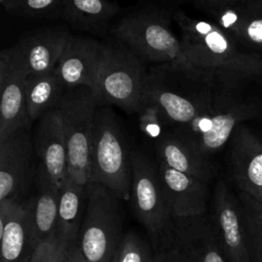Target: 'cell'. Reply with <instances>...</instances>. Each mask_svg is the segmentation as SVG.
I'll list each match as a JSON object with an SVG mask.
<instances>
[{
  "label": "cell",
  "mask_w": 262,
  "mask_h": 262,
  "mask_svg": "<svg viewBox=\"0 0 262 262\" xmlns=\"http://www.w3.org/2000/svg\"><path fill=\"white\" fill-rule=\"evenodd\" d=\"M218 77L175 63L149 68L143 106L154 108L171 130L193 123L211 105Z\"/></svg>",
  "instance_id": "6da1fadb"
},
{
  "label": "cell",
  "mask_w": 262,
  "mask_h": 262,
  "mask_svg": "<svg viewBox=\"0 0 262 262\" xmlns=\"http://www.w3.org/2000/svg\"><path fill=\"white\" fill-rule=\"evenodd\" d=\"M173 20L181 31L182 51L195 69L241 85L262 78V55L242 51L214 21L193 18L180 10L173 12Z\"/></svg>",
  "instance_id": "7a4b0ae2"
},
{
  "label": "cell",
  "mask_w": 262,
  "mask_h": 262,
  "mask_svg": "<svg viewBox=\"0 0 262 262\" xmlns=\"http://www.w3.org/2000/svg\"><path fill=\"white\" fill-rule=\"evenodd\" d=\"M173 12L154 8L126 14L111 29L112 36L144 63H175L194 68L185 57L181 40L171 28Z\"/></svg>",
  "instance_id": "3957f363"
},
{
  "label": "cell",
  "mask_w": 262,
  "mask_h": 262,
  "mask_svg": "<svg viewBox=\"0 0 262 262\" xmlns=\"http://www.w3.org/2000/svg\"><path fill=\"white\" fill-rule=\"evenodd\" d=\"M243 86L218 79L208 110L188 127L172 131L188 139L208 158L217 152L231 138L238 125L259 115L257 102L244 95Z\"/></svg>",
  "instance_id": "277c9868"
},
{
  "label": "cell",
  "mask_w": 262,
  "mask_h": 262,
  "mask_svg": "<svg viewBox=\"0 0 262 262\" xmlns=\"http://www.w3.org/2000/svg\"><path fill=\"white\" fill-rule=\"evenodd\" d=\"M132 208L145 228L155 252L173 245L174 217L171 214L158 165L141 149L131 150Z\"/></svg>",
  "instance_id": "5b68a950"
},
{
  "label": "cell",
  "mask_w": 262,
  "mask_h": 262,
  "mask_svg": "<svg viewBox=\"0 0 262 262\" xmlns=\"http://www.w3.org/2000/svg\"><path fill=\"white\" fill-rule=\"evenodd\" d=\"M110 188L118 199L131 195V151L121 123L110 107H97L94 114L89 183Z\"/></svg>",
  "instance_id": "8992f818"
},
{
  "label": "cell",
  "mask_w": 262,
  "mask_h": 262,
  "mask_svg": "<svg viewBox=\"0 0 262 262\" xmlns=\"http://www.w3.org/2000/svg\"><path fill=\"white\" fill-rule=\"evenodd\" d=\"M147 74L146 63L117 39L103 42L95 88L99 104L117 105L129 114L139 113L143 106Z\"/></svg>",
  "instance_id": "52a82bcc"
},
{
  "label": "cell",
  "mask_w": 262,
  "mask_h": 262,
  "mask_svg": "<svg viewBox=\"0 0 262 262\" xmlns=\"http://www.w3.org/2000/svg\"><path fill=\"white\" fill-rule=\"evenodd\" d=\"M98 105L95 91L80 86L67 89L55 107L60 114L67 143L68 177L80 185H87L90 180L92 131Z\"/></svg>",
  "instance_id": "ba28073f"
},
{
  "label": "cell",
  "mask_w": 262,
  "mask_h": 262,
  "mask_svg": "<svg viewBox=\"0 0 262 262\" xmlns=\"http://www.w3.org/2000/svg\"><path fill=\"white\" fill-rule=\"evenodd\" d=\"M118 200L103 184H87V206L78 237L87 262H111L122 239L123 217Z\"/></svg>",
  "instance_id": "9c48e42d"
},
{
  "label": "cell",
  "mask_w": 262,
  "mask_h": 262,
  "mask_svg": "<svg viewBox=\"0 0 262 262\" xmlns=\"http://www.w3.org/2000/svg\"><path fill=\"white\" fill-rule=\"evenodd\" d=\"M210 221L227 262H253L243 205L222 179L214 188Z\"/></svg>",
  "instance_id": "30bf717a"
},
{
  "label": "cell",
  "mask_w": 262,
  "mask_h": 262,
  "mask_svg": "<svg viewBox=\"0 0 262 262\" xmlns=\"http://www.w3.org/2000/svg\"><path fill=\"white\" fill-rule=\"evenodd\" d=\"M30 128H18L0 138V201L24 196L35 182L37 166Z\"/></svg>",
  "instance_id": "8fae6325"
},
{
  "label": "cell",
  "mask_w": 262,
  "mask_h": 262,
  "mask_svg": "<svg viewBox=\"0 0 262 262\" xmlns=\"http://www.w3.org/2000/svg\"><path fill=\"white\" fill-rule=\"evenodd\" d=\"M27 80L28 74L16 47L3 49L0 52V138L32 125L28 114Z\"/></svg>",
  "instance_id": "7c38bea8"
},
{
  "label": "cell",
  "mask_w": 262,
  "mask_h": 262,
  "mask_svg": "<svg viewBox=\"0 0 262 262\" xmlns=\"http://www.w3.org/2000/svg\"><path fill=\"white\" fill-rule=\"evenodd\" d=\"M0 262H30L38 244L35 239L27 201H0Z\"/></svg>",
  "instance_id": "4fadbf2b"
},
{
  "label": "cell",
  "mask_w": 262,
  "mask_h": 262,
  "mask_svg": "<svg viewBox=\"0 0 262 262\" xmlns=\"http://www.w3.org/2000/svg\"><path fill=\"white\" fill-rule=\"evenodd\" d=\"M34 147L38 158L37 173L60 188L68 177V149L57 108H51L39 118Z\"/></svg>",
  "instance_id": "5bb4252c"
},
{
  "label": "cell",
  "mask_w": 262,
  "mask_h": 262,
  "mask_svg": "<svg viewBox=\"0 0 262 262\" xmlns=\"http://www.w3.org/2000/svg\"><path fill=\"white\" fill-rule=\"evenodd\" d=\"M230 140L232 178L243 193L262 205V141L244 124Z\"/></svg>",
  "instance_id": "9a60e30c"
},
{
  "label": "cell",
  "mask_w": 262,
  "mask_h": 262,
  "mask_svg": "<svg viewBox=\"0 0 262 262\" xmlns=\"http://www.w3.org/2000/svg\"><path fill=\"white\" fill-rule=\"evenodd\" d=\"M102 56L103 42L73 36L54 72L66 90L84 86L95 91Z\"/></svg>",
  "instance_id": "2e32d148"
},
{
  "label": "cell",
  "mask_w": 262,
  "mask_h": 262,
  "mask_svg": "<svg viewBox=\"0 0 262 262\" xmlns=\"http://www.w3.org/2000/svg\"><path fill=\"white\" fill-rule=\"evenodd\" d=\"M73 35L61 26L41 28L25 33L14 44L28 76L54 70Z\"/></svg>",
  "instance_id": "e0dca14e"
},
{
  "label": "cell",
  "mask_w": 262,
  "mask_h": 262,
  "mask_svg": "<svg viewBox=\"0 0 262 262\" xmlns=\"http://www.w3.org/2000/svg\"><path fill=\"white\" fill-rule=\"evenodd\" d=\"M158 168L172 216L185 218L205 215L207 182L179 172L160 161Z\"/></svg>",
  "instance_id": "ac0fdd59"
},
{
  "label": "cell",
  "mask_w": 262,
  "mask_h": 262,
  "mask_svg": "<svg viewBox=\"0 0 262 262\" xmlns=\"http://www.w3.org/2000/svg\"><path fill=\"white\" fill-rule=\"evenodd\" d=\"M173 245L193 262H227L211 221L205 215L174 218Z\"/></svg>",
  "instance_id": "d6986e66"
},
{
  "label": "cell",
  "mask_w": 262,
  "mask_h": 262,
  "mask_svg": "<svg viewBox=\"0 0 262 262\" xmlns=\"http://www.w3.org/2000/svg\"><path fill=\"white\" fill-rule=\"evenodd\" d=\"M237 44L262 52V0H249L208 14Z\"/></svg>",
  "instance_id": "ffe728a7"
},
{
  "label": "cell",
  "mask_w": 262,
  "mask_h": 262,
  "mask_svg": "<svg viewBox=\"0 0 262 262\" xmlns=\"http://www.w3.org/2000/svg\"><path fill=\"white\" fill-rule=\"evenodd\" d=\"M155 146L160 162L204 182L212 179L214 169L209 158L175 131H164L156 139Z\"/></svg>",
  "instance_id": "44dd1931"
},
{
  "label": "cell",
  "mask_w": 262,
  "mask_h": 262,
  "mask_svg": "<svg viewBox=\"0 0 262 262\" xmlns=\"http://www.w3.org/2000/svg\"><path fill=\"white\" fill-rule=\"evenodd\" d=\"M120 11L111 0H62L61 18L76 30L104 38Z\"/></svg>",
  "instance_id": "7402d4cb"
},
{
  "label": "cell",
  "mask_w": 262,
  "mask_h": 262,
  "mask_svg": "<svg viewBox=\"0 0 262 262\" xmlns=\"http://www.w3.org/2000/svg\"><path fill=\"white\" fill-rule=\"evenodd\" d=\"M36 192L27 201L32 230L37 244L56 234L59 188L46 176L36 173Z\"/></svg>",
  "instance_id": "603a6c76"
},
{
  "label": "cell",
  "mask_w": 262,
  "mask_h": 262,
  "mask_svg": "<svg viewBox=\"0 0 262 262\" xmlns=\"http://www.w3.org/2000/svg\"><path fill=\"white\" fill-rule=\"evenodd\" d=\"M87 206V185L75 183L69 177L59 188L56 236L68 245L78 242Z\"/></svg>",
  "instance_id": "cb8c5ba5"
},
{
  "label": "cell",
  "mask_w": 262,
  "mask_h": 262,
  "mask_svg": "<svg viewBox=\"0 0 262 262\" xmlns=\"http://www.w3.org/2000/svg\"><path fill=\"white\" fill-rule=\"evenodd\" d=\"M66 88L53 71L44 74L28 76L27 103L31 122L51 108H55L60 101Z\"/></svg>",
  "instance_id": "d4e9b609"
},
{
  "label": "cell",
  "mask_w": 262,
  "mask_h": 262,
  "mask_svg": "<svg viewBox=\"0 0 262 262\" xmlns=\"http://www.w3.org/2000/svg\"><path fill=\"white\" fill-rule=\"evenodd\" d=\"M4 9L13 15L38 18H61L62 0H4Z\"/></svg>",
  "instance_id": "484cf974"
},
{
  "label": "cell",
  "mask_w": 262,
  "mask_h": 262,
  "mask_svg": "<svg viewBox=\"0 0 262 262\" xmlns=\"http://www.w3.org/2000/svg\"><path fill=\"white\" fill-rule=\"evenodd\" d=\"M147 243L135 231H127L116 249L111 262H154L156 253Z\"/></svg>",
  "instance_id": "4316f807"
},
{
  "label": "cell",
  "mask_w": 262,
  "mask_h": 262,
  "mask_svg": "<svg viewBox=\"0 0 262 262\" xmlns=\"http://www.w3.org/2000/svg\"><path fill=\"white\" fill-rule=\"evenodd\" d=\"M241 203L245 214L246 230L252 260L253 262H262V225L251 208L246 203L242 201Z\"/></svg>",
  "instance_id": "83f0119b"
},
{
  "label": "cell",
  "mask_w": 262,
  "mask_h": 262,
  "mask_svg": "<svg viewBox=\"0 0 262 262\" xmlns=\"http://www.w3.org/2000/svg\"><path fill=\"white\" fill-rule=\"evenodd\" d=\"M68 246L55 234L38 245L30 262H64Z\"/></svg>",
  "instance_id": "f1b7e54d"
},
{
  "label": "cell",
  "mask_w": 262,
  "mask_h": 262,
  "mask_svg": "<svg viewBox=\"0 0 262 262\" xmlns=\"http://www.w3.org/2000/svg\"><path fill=\"white\" fill-rule=\"evenodd\" d=\"M154 262H193L179 247L172 245L168 248L155 252Z\"/></svg>",
  "instance_id": "f546056e"
},
{
  "label": "cell",
  "mask_w": 262,
  "mask_h": 262,
  "mask_svg": "<svg viewBox=\"0 0 262 262\" xmlns=\"http://www.w3.org/2000/svg\"><path fill=\"white\" fill-rule=\"evenodd\" d=\"M246 1H249V0H193V4L199 9L204 11L206 14H209L222 7L235 5Z\"/></svg>",
  "instance_id": "4dcf8cb0"
},
{
  "label": "cell",
  "mask_w": 262,
  "mask_h": 262,
  "mask_svg": "<svg viewBox=\"0 0 262 262\" xmlns=\"http://www.w3.org/2000/svg\"><path fill=\"white\" fill-rule=\"evenodd\" d=\"M64 262H87L79 247L78 242L70 244L68 246Z\"/></svg>",
  "instance_id": "1f68e13d"
},
{
  "label": "cell",
  "mask_w": 262,
  "mask_h": 262,
  "mask_svg": "<svg viewBox=\"0 0 262 262\" xmlns=\"http://www.w3.org/2000/svg\"><path fill=\"white\" fill-rule=\"evenodd\" d=\"M239 200L244 203H246L250 208L251 210L253 211V213L255 214L256 218L258 219V221L260 222V224L262 225V205L257 203L256 201H254L251 196L245 194V193H241L239 195Z\"/></svg>",
  "instance_id": "d6a6232c"
},
{
  "label": "cell",
  "mask_w": 262,
  "mask_h": 262,
  "mask_svg": "<svg viewBox=\"0 0 262 262\" xmlns=\"http://www.w3.org/2000/svg\"><path fill=\"white\" fill-rule=\"evenodd\" d=\"M167 1H173V2H187V1H192L193 0H167Z\"/></svg>",
  "instance_id": "836d02e7"
},
{
  "label": "cell",
  "mask_w": 262,
  "mask_h": 262,
  "mask_svg": "<svg viewBox=\"0 0 262 262\" xmlns=\"http://www.w3.org/2000/svg\"><path fill=\"white\" fill-rule=\"evenodd\" d=\"M3 1H4V0H0V3H2V2H3Z\"/></svg>",
  "instance_id": "e575fe53"
}]
</instances>
